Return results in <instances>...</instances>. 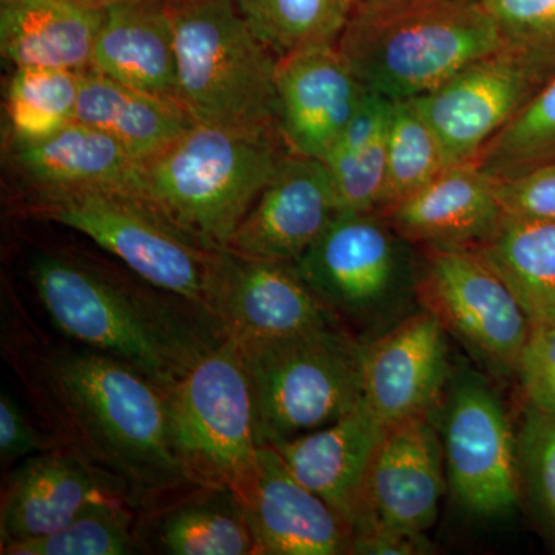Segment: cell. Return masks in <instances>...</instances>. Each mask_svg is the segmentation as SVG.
Here are the masks:
<instances>
[{
  "label": "cell",
  "instance_id": "f35d334b",
  "mask_svg": "<svg viewBox=\"0 0 555 555\" xmlns=\"http://www.w3.org/2000/svg\"><path fill=\"white\" fill-rule=\"evenodd\" d=\"M425 534L411 532H357L352 537L350 554L356 555H422L434 553Z\"/></svg>",
  "mask_w": 555,
  "mask_h": 555
},
{
  "label": "cell",
  "instance_id": "603a6c76",
  "mask_svg": "<svg viewBox=\"0 0 555 555\" xmlns=\"http://www.w3.org/2000/svg\"><path fill=\"white\" fill-rule=\"evenodd\" d=\"M102 20L82 0H0V50L16 68L91 72Z\"/></svg>",
  "mask_w": 555,
  "mask_h": 555
},
{
  "label": "cell",
  "instance_id": "f546056e",
  "mask_svg": "<svg viewBox=\"0 0 555 555\" xmlns=\"http://www.w3.org/2000/svg\"><path fill=\"white\" fill-rule=\"evenodd\" d=\"M248 25L276 57L313 46H337L349 0H238Z\"/></svg>",
  "mask_w": 555,
  "mask_h": 555
},
{
  "label": "cell",
  "instance_id": "7a4b0ae2",
  "mask_svg": "<svg viewBox=\"0 0 555 555\" xmlns=\"http://www.w3.org/2000/svg\"><path fill=\"white\" fill-rule=\"evenodd\" d=\"M28 281L61 337L89 347L171 389L228 339L210 310L94 259L38 250Z\"/></svg>",
  "mask_w": 555,
  "mask_h": 555
},
{
  "label": "cell",
  "instance_id": "b9f144b4",
  "mask_svg": "<svg viewBox=\"0 0 555 555\" xmlns=\"http://www.w3.org/2000/svg\"><path fill=\"white\" fill-rule=\"evenodd\" d=\"M454 2H463V3H480L481 0H454Z\"/></svg>",
  "mask_w": 555,
  "mask_h": 555
},
{
  "label": "cell",
  "instance_id": "83f0119b",
  "mask_svg": "<svg viewBox=\"0 0 555 555\" xmlns=\"http://www.w3.org/2000/svg\"><path fill=\"white\" fill-rule=\"evenodd\" d=\"M390 112L392 102L367 90L356 116L323 159L339 211H378L386 184Z\"/></svg>",
  "mask_w": 555,
  "mask_h": 555
},
{
  "label": "cell",
  "instance_id": "f1b7e54d",
  "mask_svg": "<svg viewBox=\"0 0 555 555\" xmlns=\"http://www.w3.org/2000/svg\"><path fill=\"white\" fill-rule=\"evenodd\" d=\"M83 75L69 69L16 68L5 101L13 145L43 141L76 120Z\"/></svg>",
  "mask_w": 555,
  "mask_h": 555
},
{
  "label": "cell",
  "instance_id": "74e56055",
  "mask_svg": "<svg viewBox=\"0 0 555 555\" xmlns=\"http://www.w3.org/2000/svg\"><path fill=\"white\" fill-rule=\"evenodd\" d=\"M53 449L30 412L14 400L9 390L0 392V460L3 466Z\"/></svg>",
  "mask_w": 555,
  "mask_h": 555
},
{
  "label": "cell",
  "instance_id": "277c9868",
  "mask_svg": "<svg viewBox=\"0 0 555 555\" xmlns=\"http://www.w3.org/2000/svg\"><path fill=\"white\" fill-rule=\"evenodd\" d=\"M338 50L366 90L390 102L425 96L505 49L480 3L371 0L353 7Z\"/></svg>",
  "mask_w": 555,
  "mask_h": 555
},
{
  "label": "cell",
  "instance_id": "8d00e7d4",
  "mask_svg": "<svg viewBox=\"0 0 555 555\" xmlns=\"http://www.w3.org/2000/svg\"><path fill=\"white\" fill-rule=\"evenodd\" d=\"M499 196L506 214L555 221V164L499 181Z\"/></svg>",
  "mask_w": 555,
  "mask_h": 555
},
{
  "label": "cell",
  "instance_id": "7402d4cb",
  "mask_svg": "<svg viewBox=\"0 0 555 555\" xmlns=\"http://www.w3.org/2000/svg\"><path fill=\"white\" fill-rule=\"evenodd\" d=\"M91 72L178 102L177 53L167 0L105 7Z\"/></svg>",
  "mask_w": 555,
  "mask_h": 555
},
{
  "label": "cell",
  "instance_id": "ac0fdd59",
  "mask_svg": "<svg viewBox=\"0 0 555 555\" xmlns=\"http://www.w3.org/2000/svg\"><path fill=\"white\" fill-rule=\"evenodd\" d=\"M101 502L130 505L115 481L72 452L53 448L28 456L3 483L0 550L60 531Z\"/></svg>",
  "mask_w": 555,
  "mask_h": 555
},
{
  "label": "cell",
  "instance_id": "ffe728a7",
  "mask_svg": "<svg viewBox=\"0 0 555 555\" xmlns=\"http://www.w3.org/2000/svg\"><path fill=\"white\" fill-rule=\"evenodd\" d=\"M505 215L499 181L466 163L449 166L385 217L409 244L474 250L494 236Z\"/></svg>",
  "mask_w": 555,
  "mask_h": 555
},
{
  "label": "cell",
  "instance_id": "e0dca14e",
  "mask_svg": "<svg viewBox=\"0 0 555 555\" xmlns=\"http://www.w3.org/2000/svg\"><path fill=\"white\" fill-rule=\"evenodd\" d=\"M238 496L257 555L350 554L352 526L302 485L270 444L258 448L254 470Z\"/></svg>",
  "mask_w": 555,
  "mask_h": 555
},
{
  "label": "cell",
  "instance_id": "d6986e66",
  "mask_svg": "<svg viewBox=\"0 0 555 555\" xmlns=\"http://www.w3.org/2000/svg\"><path fill=\"white\" fill-rule=\"evenodd\" d=\"M217 313L228 337L240 345L343 324L294 264L243 258L228 250Z\"/></svg>",
  "mask_w": 555,
  "mask_h": 555
},
{
  "label": "cell",
  "instance_id": "d590c367",
  "mask_svg": "<svg viewBox=\"0 0 555 555\" xmlns=\"http://www.w3.org/2000/svg\"><path fill=\"white\" fill-rule=\"evenodd\" d=\"M517 375L528 403L555 414V318L531 326Z\"/></svg>",
  "mask_w": 555,
  "mask_h": 555
},
{
  "label": "cell",
  "instance_id": "4316f807",
  "mask_svg": "<svg viewBox=\"0 0 555 555\" xmlns=\"http://www.w3.org/2000/svg\"><path fill=\"white\" fill-rule=\"evenodd\" d=\"M474 250L505 281L531 326L555 318V221L506 214Z\"/></svg>",
  "mask_w": 555,
  "mask_h": 555
},
{
  "label": "cell",
  "instance_id": "6da1fadb",
  "mask_svg": "<svg viewBox=\"0 0 555 555\" xmlns=\"http://www.w3.org/2000/svg\"><path fill=\"white\" fill-rule=\"evenodd\" d=\"M0 349L51 447L105 474L139 513L192 488L175 449L170 389L50 334L11 294L2 301Z\"/></svg>",
  "mask_w": 555,
  "mask_h": 555
},
{
  "label": "cell",
  "instance_id": "30bf717a",
  "mask_svg": "<svg viewBox=\"0 0 555 555\" xmlns=\"http://www.w3.org/2000/svg\"><path fill=\"white\" fill-rule=\"evenodd\" d=\"M415 299L499 375L517 374L528 341L525 310L473 248H423Z\"/></svg>",
  "mask_w": 555,
  "mask_h": 555
},
{
  "label": "cell",
  "instance_id": "52a82bcc",
  "mask_svg": "<svg viewBox=\"0 0 555 555\" xmlns=\"http://www.w3.org/2000/svg\"><path fill=\"white\" fill-rule=\"evenodd\" d=\"M238 346L254 389L259 447L331 425L363 400L364 341L343 324Z\"/></svg>",
  "mask_w": 555,
  "mask_h": 555
},
{
  "label": "cell",
  "instance_id": "44dd1931",
  "mask_svg": "<svg viewBox=\"0 0 555 555\" xmlns=\"http://www.w3.org/2000/svg\"><path fill=\"white\" fill-rule=\"evenodd\" d=\"M386 430L361 400L337 422L270 447L302 485L352 526L369 465Z\"/></svg>",
  "mask_w": 555,
  "mask_h": 555
},
{
  "label": "cell",
  "instance_id": "2e32d148",
  "mask_svg": "<svg viewBox=\"0 0 555 555\" xmlns=\"http://www.w3.org/2000/svg\"><path fill=\"white\" fill-rule=\"evenodd\" d=\"M278 129L288 152L323 160L366 98L337 46L278 57Z\"/></svg>",
  "mask_w": 555,
  "mask_h": 555
},
{
  "label": "cell",
  "instance_id": "d6a6232c",
  "mask_svg": "<svg viewBox=\"0 0 555 555\" xmlns=\"http://www.w3.org/2000/svg\"><path fill=\"white\" fill-rule=\"evenodd\" d=\"M476 164L496 181L555 164V76L486 145Z\"/></svg>",
  "mask_w": 555,
  "mask_h": 555
},
{
  "label": "cell",
  "instance_id": "60d3db41",
  "mask_svg": "<svg viewBox=\"0 0 555 555\" xmlns=\"http://www.w3.org/2000/svg\"><path fill=\"white\" fill-rule=\"evenodd\" d=\"M349 2H350V5H352V9H353V7L361 5V3L371 2V0H349Z\"/></svg>",
  "mask_w": 555,
  "mask_h": 555
},
{
  "label": "cell",
  "instance_id": "ab89813d",
  "mask_svg": "<svg viewBox=\"0 0 555 555\" xmlns=\"http://www.w3.org/2000/svg\"><path fill=\"white\" fill-rule=\"evenodd\" d=\"M82 2L90 3V5L105 7L118 5V3H133V2H166V0H82Z\"/></svg>",
  "mask_w": 555,
  "mask_h": 555
},
{
  "label": "cell",
  "instance_id": "3957f363",
  "mask_svg": "<svg viewBox=\"0 0 555 555\" xmlns=\"http://www.w3.org/2000/svg\"><path fill=\"white\" fill-rule=\"evenodd\" d=\"M288 153L278 130L195 124L137 160L124 190L201 243L224 250Z\"/></svg>",
  "mask_w": 555,
  "mask_h": 555
},
{
  "label": "cell",
  "instance_id": "8fae6325",
  "mask_svg": "<svg viewBox=\"0 0 555 555\" xmlns=\"http://www.w3.org/2000/svg\"><path fill=\"white\" fill-rule=\"evenodd\" d=\"M443 452L448 483L467 513L500 518L520 505L517 434L476 372L462 369L449 382Z\"/></svg>",
  "mask_w": 555,
  "mask_h": 555
},
{
  "label": "cell",
  "instance_id": "5b68a950",
  "mask_svg": "<svg viewBox=\"0 0 555 555\" xmlns=\"http://www.w3.org/2000/svg\"><path fill=\"white\" fill-rule=\"evenodd\" d=\"M167 9L178 104L196 124L280 131L278 57L251 30L238 0H167Z\"/></svg>",
  "mask_w": 555,
  "mask_h": 555
},
{
  "label": "cell",
  "instance_id": "1f68e13d",
  "mask_svg": "<svg viewBox=\"0 0 555 555\" xmlns=\"http://www.w3.org/2000/svg\"><path fill=\"white\" fill-rule=\"evenodd\" d=\"M141 513L127 502L87 507L60 531L2 547L3 555H131L144 553Z\"/></svg>",
  "mask_w": 555,
  "mask_h": 555
},
{
  "label": "cell",
  "instance_id": "836d02e7",
  "mask_svg": "<svg viewBox=\"0 0 555 555\" xmlns=\"http://www.w3.org/2000/svg\"><path fill=\"white\" fill-rule=\"evenodd\" d=\"M505 49L513 51L539 82L555 76V0H481Z\"/></svg>",
  "mask_w": 555,
  "mask_h": 555
},
{
  "label": "cell",
  "instance_id": "4fadbf2b",
  "mask_svg": "<svg viewBox=\"0 0 555 555\" xmlns=\"http://www.w3.org/2000/svg\"><path fill=\"white\" fill-rule=\"evenodd\" d=\"M540 87L525 62L502 49L412 102L436 131L449 164L455 166L476 163Z\"/></svg>",
  "mask_w": 555,
  "mask_h": 555
},
{
  "label": "cell",
  "instance_id": "8992f818",
  "mask_svg": "<svg viewBox=\"0 0 555 555\" xmlns=\"http://www.w3.org/2000/svg\"><path fill=\"white\" fill-rule=\"evenodd\" d=\"M27 214L82 233L153 286L218 317L225 250L201 243L129 190H39Z\"/></svg>",
  "mask_w": 555,
  "mask_h": 555
},
{
  "label": "cell",
  "instance_id": "e575fe53",
  "mask_svg": "<svg viewBox=\"0 0 555 555\" xmlns=\"http://www.w3.org/2000/svg\"><path fill=\"white\" fill-rule=\"evenodd\" d=\"M521 491L555 539V414L528 403L517 433Z\"/></svg>",
  "mask_w": 555,
  "mask_h": 555
},
{
  "label": "cell",
  "instance_id": "cb8c5ba5",
  "mask_svg": "<svg viewBox=\"0 0 555 555\" xmlns=\"http://www.w3.org/2000/svg\"><path fill=\"white\" fill-rule=\"evenodd\" d=\"M144 554L257 555L243 502L230 489L192 486L139 518Z\"/></svg>",
  "mask_w": 555,
  "mask_h": 555
},
{
  "label": "cell",
  "instance_id": "d4e9b609",
  "mask_svg": "<svg viewBox=\"0 0 555 555\" xmlns=\"http://www.w3.org/2000/svg\"><path fill=\"white\" fill-rule=\"evenodd\" d=\"M13 163L39 190L126 189L137 160L104 131L73 120L53 137L13 145Z\"/></svg>",
  "mask_w": 555,
  "mask_h": 555
},
{
  "label": "cell",
  "instance_id": "4dcf8cb0",
  "mask_svg": "<svg viewBox=\"0 0 555 555\" xmlns=\"http://www.w3.org/2000/svg\"><path fill=\"white\" fill-rule=\"evenodd\" d=\"M449 166L440 139L414 102H392L387 131L386 184L378 214H387Z\"/></svg>",
  "mask_w": 555,
  "mask_h": 555
},
{
  "label": "cell",
  "instance_id": "9a60e30c",
  "mask_svg": "<svg viewBox=\"0 0 555 555\" xmlns=\"http://www.w3.org/2000/svg\"><path fill=\"white\" fill-rule=\"evenodd\" d=\"M339 214L326 164L288 153L224 250L295 264Z\"/></svg>",
  "mask_w": 555,
  "mask_h": 555
},
{
  "label": "cell",
  "instance_id": "9c48e42d",
  "mask_svg": "<svg viewBox=\"0 0 555 555\" xmlns=\"http://www.w3.org/2000/svg\"><path fill=\"white\" fill-rule=\"evenodd\" d=\"M406 240L378 211H339L295 262L302 280L347 328L375 332L397 323L415 295Z\"/></svg>",
  "mask_w": 555,
  "mask_h": 555
},
{
  "label": "cell",
  "instance_id": "7c38bea8",
  "mask_svg": "<svg viewBox=\"0 0 555 555\" xmlns=\"http://www.w3.org/2000/svg\"><path fill=\"white\" fill-rule=\"evenodd\" d=\"M447 480L443 441L430 415L387 427L364 478L353 534H425L437 521Z\"/></svg>",
  "mask_w": 555,
  "mask_h": 555
},
{
  "label": "cell",
  "instance_id": "484cf974",
  "mask_svg": "<svg viewBox=\"0 0 555 555\" xmlns=\"http://www.w3.org/2000/svg\"><path fill=\"white\" fill-rule=\"evenodd\" d=\"M76 120L107 133L134 160L155 155L196 124L178 102L124 86L96 72L83 75Z\"/></svg>",
  "mask_w": 555,
  "mask_h": 555
},
{
  "label": "cell",
  "instance_id": "ba28073f",
  "mask_svg": "<svg viewBox=\"0 0 555 555\" xmlns=\"http://www.w3.org/2000/svg\"><path fill=\"white\" fill-rule=\"evenodd\" d=\"M171 433L184 476L240 495L259 448L254 389L238 343L228 338L170 389Z\"/></svg>",
  "mask_w": 555,
  "mask_h": 555
},
{
  "label": "cell",
  "instance_id": "5bb4252c",
  "mask_svg": "<svg viewBox=\"0 0 555 555\" xmlns=\"http://www.w3.org/2000/svg\"><path fill=\"white\" fill-rule=\"evenodd\" d=\"M451 377L448 331L429 310L364 341L363 400L386 427L430 415Z\"/></svg>",
  "mask_w": 555,
  "mask_h": 555
}]
</instances>
